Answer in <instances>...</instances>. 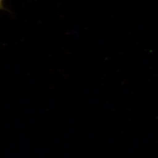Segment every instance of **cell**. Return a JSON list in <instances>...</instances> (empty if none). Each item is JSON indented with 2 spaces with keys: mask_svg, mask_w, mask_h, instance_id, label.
I'll return each instance as SVG.
<instances>
[{
  "mask_svg": "<svg viewBox=\"0 0 158 158\" xmlns=\"http://www.w3.org/2000/svg\"><path fill=\"white\" fill-rule=\"evenodd\" d=\"M4 0H0V10L4 9Z\"/></svg>",
  "mask_w": 158,
  "mask_h": 158,
  "instance_id": "cell-1",
  "label": "cell"
}]
</instances>
